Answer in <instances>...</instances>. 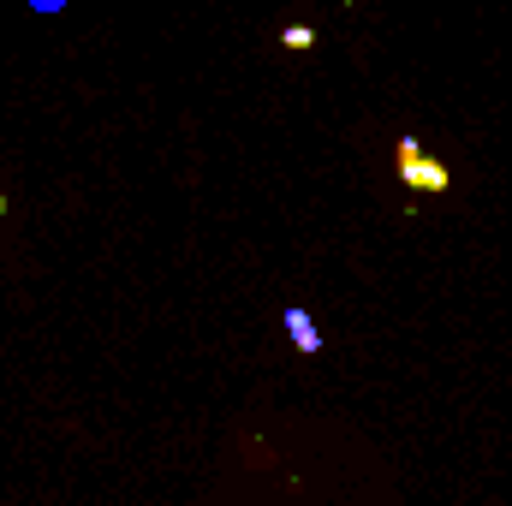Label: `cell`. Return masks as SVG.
I'll return each mask as SVG.
<instances>
[{
    "label": "cell",
    "mask_w": 512,
    "mask_h": 506,
    "mask_svg": "<svg viewBox=\"0 0 512 506\" xmlns=\"http://www.w3.org/2000/svg\"><path fill=\"white\" fill-rule=\"evenodd\" d=\"M30 12H66V0H24Z\"/></svg>",
    "instance_id": "obj_4"
},
{
    "label": "cell",
    "mask_w": 512,
    "mask_h": 506,
    "mask_svg": "<svg viewBox=\"0 0 512 506\" xmlns=\"http://www.w3.org/2000/svg\"><path fill=\"white\" fill-rule=\"evenodd\" d=\"M310 42H316V30H310V24H286V30H280V48H292V54H304Z\"/></svg>",
    "instance_id": "obj_3"
},
{
    "label": "cell",
    "mask_w": 512,
    "mask_h": 506,
    "mask_svg": "<svg viewBox=\"0 0 512 506\" xmlns=\"http://www.w3.org/2000/svg\"><path fill=\"white\" fill-rule=\"evenodd\" d=\"M0 215H6V191H0Z\"/></svg>",
    "instance_id": "obj_5"
},
{
    "label": "cell",
    "mask_w": 512,
    "mask_h": 506,
    "mask_svg": "<svg viewBox=\"0 0 512 506\" xmlns=\"http://www.w3.org/2000/svg\"><path fill=\"white\" fill-rule=\"evenodd\" d=\"M280 322H286V334H292V346H298L304 358H316V352H322V328L310 322V310H298V304H292V310H280Z\"/></svg>",
    "instance_id": "obj_2"
},
{
    "label": "cell",
    "mask_w": 512,
    "mask_h": 506,
    "mask_svg": "<svg viewBox=\"0 0 512 506\" xmlns=\"http://www.w3.org/2000/svg\"><path fill=\"white\" fill-rule=\"evenodd\" d=\"M393 161H399V179H405V191H417V197H441V191L453 185L447 161L423 155V143H417V137H399V143H393Z\"/></svg>",
    "instance_id": "obj_1"
}]
</instances>
